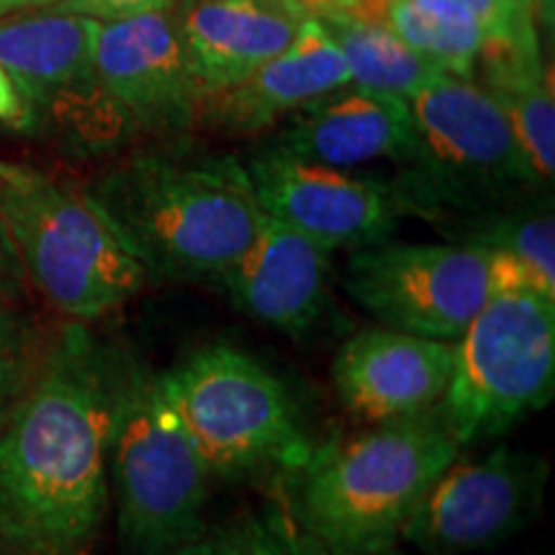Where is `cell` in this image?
Returning a JSON list of instances; mask_svg holds the SVG:
<instances>
[{
    "label": "cell",
    "mask_w": 555,
    "mask_h": 555,
    "mask_svg": "<svg viewBox=\"0 0 555 555\" xmlns=\"http://www.w3.org/2000/svg\"><path fill=\"white\" fill-rule=\"evenodd\" d=\"M519 555H532V553H519Z\"/></svg>",
    "instance_id": "cell-34"
},
{
    "label": "cell",
    "mask_w": 555,
    "mask_h": 555,
    "mask_svg": "<svg viewBox=\"0 0 555 555\" xmlns=\"http://www.w3.org/2000/svg\"><path fill=\"white\" fill-rule=\"evenodd\" d=\"M9 168H11V165H3V163H0V176H3V172L9 170Z\"/></svg>",
    "instance_id": "cell-33"
},
{
    "label": "cell",
    "mask_w": 555,
    "mask_h": 555,
    "mask_svg": "<svg viewBox=\"0 0 555 555\" xmlns=\"http://www.w3.org/2000/svg\"><path fill=\"white\" fill-rule=\"evenodd\" d=\"M288 116L278 144L309 163L352 170L376 159L406 163L414 150L412 111L399 95L345 86Z\"/></svg>",
    "instance_id": "cell-17"
},
{
    "label": "cell",
    "mask_w": 555,
    "mask_h": 555,
    "mask_svg": "<svg viewBox=\"0 0 555 555\" xmlns=\"http://www.w3.org/2000/svg\"><path fill=\"white\" fill-rule=\"evenodd\" d=\"M453 373V343L373 327L337 350L332 384L347 412L365 425L433 412Z\"/></svg>",
    "instance_id": "cell-14"
},
{
    "label": "cell",
    "mask_w": 555,
    "mask_h": 555,
    "mask_svg": "<svg viewBox=\"0 0 555 555\" xmlns=\"http://www.w3.org/2000/svg\"><path fill=\"white\" fill-rule=\"evenodd\" d=\"M453 242L502 255L515 266L525 288L555 298V217L551 196L466 219L450 232Z\"/></svg>",
    "instance_id": "cell-21"
},
{
    "label": "cell",
    "mask_w": 555,
    "mask_h": 555,
    "mask_svg": "<svg viewBox=\"0 0 555 555\" xmlns=\"http://www.w3.org/2000/svg\"><path fill=\"white\" fill-rule=\"evenodd\" d=\"M378 555H412V553L401 551V547H399V545H391V547H386V551H380Z\"/></svg>",
    "instance_id": "cell-32"
},
{
    "label": "cell",
    "mask_w": 555,
    "mask_h": 555,
    "mask_svg": "<svg viewBox=\"0 0 555 555\" xmlns=\"http://www.w3.org/2000/svg\"><path fill=\"white\" fill-rule=\"evenodd\" d=\"M532 18H535L538 29L553 31L555 26V0H530Z\"/></svg>",
    "instance_id": "cell-30"
},
{
    "label": "cell",
    "mask_w": 555,
    "mask_h": 555,
    "mask_svg": "<svg viewBox=\"0 0 555 555\" xmlns=\"http://www.w3.org/2000/svg\"><path fill=\"white\" fill-rule=\"evenodd\" d=\"M170 5L172 0H62V3L52 5V11L80 13V16L106 24V21L142 16V13L170 11Z\"/></svg>",
    "instance_id": "cell-26"
},
{
    "label": "cell",
    "mask_w": 555,
    "mask_h": 555,
    "mask_svg": "<svg viewBox=\"0 0 555 555\" xmlns=\"http://www.w3.org/2000/svg\"><path fill=\"white\" fill-rule=\"evenodd\" d=\"M208 474L159 376L124 352L108 448L121 555H176L204 532Z\"/></svg>",
    "instance_id": "cell-6"
},
{
    "label": "cell",
    "mask_w": 555,
    "mask_h": 555,
    "mask_svg": "<svg viewBox=\"0 0 555 555\" xmlns=\"http://www.w3.org/2000/svg\"><path fill=\"white\" fill-rule=\"evenodd\" d=\"M159 386L211 478L288 476L307 461L311 446L288 388L247 352L204 347L159 373Z\"/></svg>",
    "instance_id": "cell-7"
},
{
    "label": "cell",
    "mask_w": 555,
    "mask_h": 555,
    "mask_svg": "<svg viewBox=\"0 0 555 555\" xmlns=\"http://www.w3.org/2000/svg\"><path fill=\"white\" fill-rule=\"evenodd\" d=\"M245 170L262 214L309 234L332 253L384 242L406 214L397 189L384 180L309 163L281 144L255 152Z\"/></svg>",
    "instance_id": "cell-12"
},
{
    "label": "cell",
    "mask_w": 555,
    "mask_h": 555,
    "mask_svg": "<svg viewBox=\"0 0 555 555\" xmlns=\"http://www.w3.org/2000/svg\"><path fill=\"white\" fill-rule=\"evenodd\" d=\"M93 73L131 127L147 131L193 127L198 90L170 11L101 24L93 47Z\"/></svg>",
    "instance_id": "cell-13"
},
{
    "label": "cell",
    "mask_w": 555,
    "mask_h": 555,
    "mask_svg": "<svg viewBox=\"0 0 555 555\" xmlns=\"http://www.w3.org/2000/svg\"><path fill=\"white\" fill-rule=\"evenodd\" d=\"M176 555H255V519L204 527V532Z\"/></svg>",
    "instance_id": "cell-25"
},
{
    "label": "cell",
    "mask_w": 555,
    "mask_h": 555,
    "mask_svg": "<svg viewBox=\"0 0 555 555\" xmlns=\"http://www.w3.org/2000/svg\"><path fill=\"white\" fill-rule=\"evenodd\" d=\"M474 78L481 80L478 86L502 108L540 183L551 185L555 172V93L553 67L545 65L543 47L486 52L476 62Z\"/></svg>",
    "instance_id": "cell-20"
},
{
    "label": "cell",
    "mask_w": 555,
    "mask_h": 555,
    "mask_svg": "<svg viewBox=\"0 0 555 555\" xmlns=\"http://www.w3.org/2000/svg\"><path fill=\"white\" fill-rule=\"evenodd\" d=\"M409 111L414 150L393 183L406 211L466 221L545 189L478 82L440 75L409 99Z\"/></svg>",
    "instance_id": "cell-5"
},
{
    "label": "cell",
    "mask_w": 555,
    "mask_h": 555,
    "mask_svg": "<svg viewBox=\"0 0 555 555\" xmlns=\"http://www.w3.org/2000/svg\"><path fill=\"white\" fill-rule=\"evenodd\" d=\"M24 268H21L16 249H13L9 234L0 227V309L11 307L24 288Z\"/></svg>",
    "instance_id": "cell-27"
},
{
    "label": "cell",
    "mask_w": 555,
    "mask_h": 555,
    "mask_svg": "<svg viewBox=\"0 0 555 555\" xmlns=\"http://www.w3.org/2000/svg\"><path fill=\"white\" fill-rule=\"evenodd\" d=\"M144 273L219 281L258 232L262 211L232 155L142 152L88 189Z\"/></svg>",
    "instance_id": "cell-2"
},
{
    "label": "cell",
    "mask_w": 555,
    "mask_h": 555,
    "mask_svg": "<svg viewBox=\"0 0 555 555\" xmlns=\"http://www.w3.org/2000/svg\"><path fill=\"white\" fill-rule=\"evenodd\" d=\"M345 288L380 327L455 343L496 294V281L486 249L384 240L350 255Z\"/></svg>",
    "instance_id": "cell-9"
},
{
    "label": "cell",
    "mask_w": 555,
    "mask_h": 555,
    "mask_svg": "<svg viewBox=\"0 0 555 555\" xmlns=\"http://www.w3.org/2000/svg\"><path fill=\"white\" fill-rule=\"evenodd\" d=\"M101 21L80 13L44 11L0 18V67L31 111V121L50 114L90 142H114L131 127L93 73Z\"/></svg>",
    "instance_id": "cell-11"
},
{
    "label": "cell",
    "mask_w": 555,
    "mask_h": 555,
    "mask_svg": "<svg viewBox=\"0 0 555 555\" xmlns=\"http://www.w3.org/2000/svg\"><path fill=\"white\" fill-rule=\"evenodd\" d=\"M457 453L435 406L311 448L283 483L298 525L330 555H378L399 545L414 506Z\"/></svg>",
    "instance_id": "cell-3"
},
{
    "label": "cell",
    "mask_w": 555,
    "mask_h": 555,
    "mask_svg": "<svg viewBox=\"0 0 555 555\" xmlns=\"http://www.w3.org/2000/svg\"><path fill=\"white\" fill-rule=\"evenodd\" d=\"M330 273V247L262 214L253 242L219 281L234 307L247 317L288 335H301L322 314Z\"/></svg>",
    "instance_id": "cell-16"
},
{
    "label": "cell",
    "mask_w": 555,
    "mask_h": 555,
    "mask_svg": "<svg viewBox=\"0 0 555 555\" xmlns=\"http://www.w3.org/2000/svg\"><path fill=\"white\" fill-rule=\"evenodd\" d=\"M124 350L90 324L47 343L0 427V545L11 555H90L108 509V448Z\"/></svg>",
    "instance_id": "cell-1"
},
{
    "label": "cell",
    "mask_w": 555,
    "mask_h": 555,
    "mask_svg": "<svg viewBox=\"0 0 555 555\" xmlns=\"http://www.w3.org/2000/svg\"><path fill=\"white\" fill-rule=\"evenodd\" d=\"M345 86H350L345 54L319 21H304L296 39L266 65L232 86L201 93L193 127L227 137H255L309 101Z\"/></svg>",
    "instance_id": "cell-15"
},
{
    "label": "cell",
    "mask_w": 555,
    "mask_h": 555,
    "mask_svg": "<svg viewBox=\"0 0 555 555\" xmlns=\"http://www.w3.org/2000/svg\"><path fill=\"white\" fill-rule=\"evenodd\" d=\"M555 393V298L502 288L453 343L440 409L461 448L481 446L551 404Z\"/></svg>",
    "instance_id": "cell-8"
},
{
    "label": "cell",
    "mask_w": 555,
    "mask_h": 555,
    "mask_svg": "<svg viewBox=\"0 0 555 555\" xmlns=\"http://www.w3.org/2000/svg\"><path fill=\"white\" fill-rule=\"evenodd\" d=\"M319 24L330 31L339 52L345 54L350 67V86L409 101L420 90L433 86L440 75H446L412 47H406L384 21L337 13Z\"/></svg>",
    "instance_id": "cell-22"
},
{
    "label": "cell",
    "mask_w": 555,
    "mask_h": 555,
    "mask_svg": "<svg viewBox=\"0 0 555 555\" xmlns=\"http://www.w3.org/2000/svg\"><path fill=\"white\" fill-rule=\"evenodd\" d=\"M44 350V339L29 314L0 309V427L31 386Z\"/></svg>",
    "instance_id": "cell-23"
},
{
    "label": "cell",
    "mask_w": 555,
    "mask_h": 555,
    "mask_svg": "<svg viewBox=\"0 0 555 555\" xmlns=\"http://www.w3.org/2000/svg\"><path fill=\"white\" fill-rule=\"evenodd\" d=\"M380 21L442 73L468 80L483 52L540 44L530 0H386Z\"/></svg>",
    "instance_id": "cell-18"
},
{
    "label": "cell",
    "mask_w": 555,
    "mask_h": 555,
    "mask_svg": "<svg viewBox=\"0 0 555 555\" xmlns=\"http://www.w3.org/2000/svg\"><path fill=\"white\" fill-rule=\"evenodd\" d=\"M301 24L281 0H189L178 31L198 95L266 65L296 39Z\"/></svg>",
    "instance_id": "cell-19"
},
{
    "label": "cell",
    "mask_w": 555,
    "mask_h": 555,
    "mask_svg": "<svg viewBox=\"0 0 555 555\" xmlns=\"http://www.w3.org/2000/svg\"><path fill=\"white\" fill-rule=\"evenodd\" d=\"M0 121L9 124V127L16 129H31V111L26 106L21 93L13 86V80L9 78L3 67H0Z\"/></svg>",
    "instance_id": "cell-28"
},
{
    "label": "cell",
    "mask_w": 555,
    "mask_h": 555,
    "mask_svg": "<svg viewBox=\"0 0 555 555\" xmlns=\"http://www.w3.org/2000/svg\"><path fill=\"white\" fill-rule=\"evenodd\" d=\"M547 476V457L504 442L481 457H455L414 506L399 540L422 555L496 551L540 517Z\"/></svg>",
    "instance_id": "cell-10"
},
{
    "label": "cell",
    "mask_w": 555,
    "mask_h": 555,
    "mask_svg": "<svg viewBox=\"0 0 555 555\" xmlns=\"http://www.w3.org/2000/svg\"><path fill=\"white\" fill-rule=\"evenodd\" d=\"M0 227L26 281L69 322L93 324L127 307L147 283L139 262L86 189L44 172L0 176Z\"/></svg>",
    "instance_id": "cell-4"
},
{
    "label": "cell",
    "mask_w": 555,
    "mask_h": 555,
    "mask_svg": "<svg viewBox=\"0 0 555 555\" xmlns=\"http://www.w3.org/2000/svg\"><path fill=\"white\" fill-rule=\"evenodd\" d=\"M62 0H0V18L13 16L18 11H29V9H44V5H57Z\"/></svg>",
    "instance_id": "cell-31"
},
{
    "label": "cell",
    "mask_w": 555,
    "mask_h": 555,
    "mask_svg": "<svg viewBox=\"0 0 555 555\" xmlns=\"http://www.w3.org/2000/svg\"><path fill=\"white\" fill-rule=\"evenodd\" d=\"M255 555H330L298 525L283 476L270 491L266 512L255 519Z\"/></svg>",
    "instance_id": "cell-24"
},
{
    "label": "cell",
    "mask_w": 555,
    "mask_h": 555,
    "mask_svg": "<svg viewBox=\"0 0 555 555\" xmlns=\"http://www.w3.org/2000/svg\"><path fill=\"white\" fill-rule=\"evenodd\" d=\"M298 21H324L347 13L356 0H281Z\"/></svg>",
    "instance_id": "cell-29"
}]
</instances>
